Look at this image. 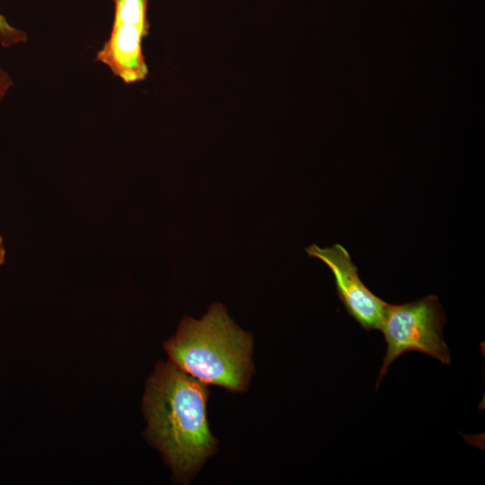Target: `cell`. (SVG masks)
I'll return each instance as SVG.
<instances>
[{
	"mask_svg": "<svg viewBox=\"0 0 485 485\" xmlns=\"http://www.w3.org/2000/svg\"><path fill=\"white\" fill-rule=\"evenodd\" d=\"M445 314L436 295L403 304H387L380 331L387 344L376 390L391 364L408 351L427 354L449 365L451 357L443 337Z\"/></svg>",
	"mask_w": 485,
	"mask_h": 485,
	"instance_id": "cell-3",
	"label": "cell"
},
{
	"mask_svg": "<svg viewBox=\"0 0 485 485\" xmlns=\"http://www.w3.org/2000/svg\"><path fill=\"white\" fill-rule=\"evenodd\" d=\"M27 33L12 26L5 17L0 13V45L8 48L26 42Z\"/></svg>",
	"mask_w": 485,
	"mask_h": 485,
	"instance_id": "cell-6",
	"label": "cell"
},
{
	"mask_svg": "<svg viewBox=\"0 0 485 485\" xmlns=\"http://www.w3.org/2000/svg\"><path fill=\"white\" fill-rule=\"evenodd\" d=\"M305 251L331 270L339 298L349 315L365 330L380 331L387 303L362 282L348 251L338 243L327 248L312 244Z\"/></svg>",
	"mask_w": 485,
	"mask_h": 485,
	"instance_id": "cell-5",
	"label": "cell"
},
{
	"mask_svg": "<svg viewBox=\"0 0 485 485\" xmlns=\"http://www.w3.org/2000/svg\"><path fill=\"white\" fill-rule=\"evenodd\" d=\"M150 0H112L114 17L108 39L97 51L95 61L104 65L126 84L143 82L149 70L143 40L149 35Z\"/></svg>",
	"mask_w": 485,
	"mask_h": 485,
	"instance_id": "cell-4",
	"label": "cell"
},
{
	"mask_svg": "<svg viewBox=\"0 0 485 485\" xmlns=\"http://www.w3.org/2000/svg\"><path fill=\"white\" fill-rule=\"evenodd\" d=\"M5 261V249L4 246L3 238L0 235V266H2Z\"/></svg>",
	"mask_w": 485,
	"mask_h": 485,
	"instance_id": "cell-8",
	"label": "cell"
},
{
	"mask_svg": "<svg viewBox=\"0 0 485 485\" xmlns=\"http://www.w3.org/2000/svg\"><path fill=\"white\" fill-rule=\"evenodd\" d=\"M163 347L171 362L205 384L233 392L247 388L252 372V340L221 304L211 305L199 321L184 318Z\"/></svg>",
	"mask_w": 485,
	"mask_h": 485,
	"instance_id": "cell-2",
	"label": "cell"
},
{
	"mask_svg": "<svg viewBox=\"0 0 485 485\" xmlns=\"http://www.w3.org/2000/svg\"><path fill=\"white\" fill-rule=\"evenodd\" d=\"M13 85V80L10 74L0 66V102L9 93Z\"/></svg>",
	"mask_w": 485,
	"mask_h": 485,
	"instance_id": "cell-7",
	"label": "cell"
},
{
	"mask_svg": "<svg viewBox=\"0 0 485 485\" xmlns=\"http://www.w3.org/2000/svg\"><path fill=\"white\" fill-rule=\"evenodd\" d=\"M205 383L172 362L160 363L144 397L148 436L174 474L186 480L213 454L216 439L207 419Z\"/></svg>",
	"mask_w": 485,
	"mask_h": 485,
	"instance_id": "cell-1",
	"label": "cell"
}]
</instances>
